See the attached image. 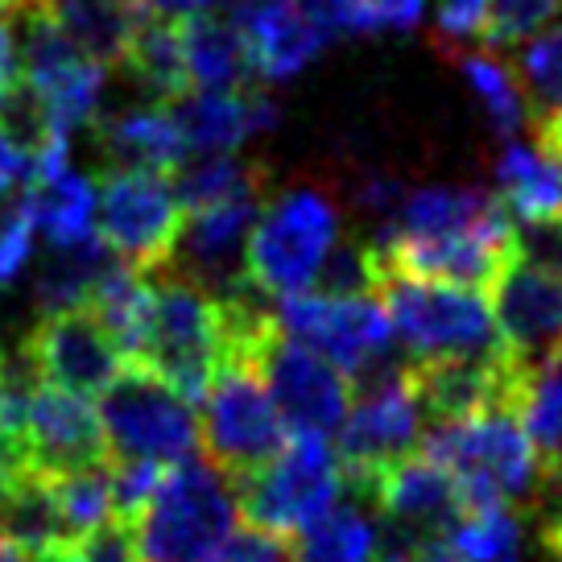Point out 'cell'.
<instances>
[{"label": "cell", "instance_id": "1", "mask_svg": "<svg viewBox=\"0 0 562 562\" xmlns=\"http://www.w3.org/2000/svg\"><path fill=\"white\" fill-rule=\"evenodd\" d=\"M228 360V311L199 285L158 273L149 278V318L128 369L149 372L178 397H207L220 364Z\"/></svg>", "mask_w": 562, "mask_h": 562}, {"label": "cell", "instance_id": "2", "mask_svg": "<svg viewBox=\"0 0 562 562\" xmlns=\"http://www.w3.org/2000/svg\"><path fill=\"white\" fill-rule=\"evenodd\" d=\"M339 211L315 187L269 194L245 248V281L261 299L311 294L339 248Z\"/></svg>", "mask_w": 562, "mask_h": 562}, {"label": "cell", "instance_id": "3", "mask_svg": "<svg viewBox=\"0 0 562 562\" xmlns=\"http://www.w3.org/2000/svg\"><path fill=\"white\" fill-rule=\"evenodd\" d=\"M422 456L435 468L447 472V480L468 505H521L538 488V456L521 426L513 418V409H488L463 422H439L426 442Z\"/></svg>", "mask_w": 562, "mask_h": 562}, {"label": "cell", "instance_id": "4", "mask_svg": "<svg viewBox=\"0 0 562 562\" xmlns=\"http://www.w3.org/2000/svg\"><path fill=\"white\" fill-rule=\"evenodd\" d=\"M376 294L393 323V335L409 348L414 364L501 356L496 318L480 290L405 278L376 265Z\"/></svg>", "mask_w": 562, "mask_h": 562}, {"label": "cell", "instance_id": "5", "mask_svg": "<svg viewBox=\"0 0 562 562\" xmlns=\"http://www.w3.org/2000/svg\"><path fill=\"white\" fill-rule=\"evenodd\" d=\"M128 529L140 562H207L236 533L228 475L203 459L166 468L149 505Z\"/></svg>", "mask_w": 562, "mask_h": 562}, {"label": "cell", "instance_id": "6", "mask_svg": "<svg viewBox=\"0 0 562 562\" xmlns=\"http://www.w3.org/2000/svg\"><path fill=\"white\" fill-rule=\"evenodd\" d=\"M9 18H13V34H18L21 88L37 108L46 133L70 140L75 128L95 124L108 70L91 63L83 50H75V42L54 25L42 0H25Z\"/></svg>", "mask_w": 562, "mask_h": 562}, {"label": "cell", "instance_id": "7", "mask_svg": "<svg viewBox=\"0 0 562 562\" xmlns=\"http://www.w3.org/2000/svg\"><path fill=\"white\" fill-rule=\"evenodd\" d=\"M236 488H240V513L248 517V526L281 538V533H302L311 521L335 509L348 488V475L331 442L315 435H294L257 472L236 480Z\"/></svg>", "mask_w": 562, "mask_h": 562}, {"label": "cell", "instance_id": "8", "mask_svg": "<svg viewBox=\"0 0 562 562\" xmlns=\"http://www.w3.org/2000/svg\"><path fill=\"white\" fill-rule=\"evenodd\" d=\"M182 215L170 175L104 166L95 182V232L108 252L137 273H161L170 265Z\"/></svg>", "mask_w": 562, "mask_h": 562}, {"label": "cell", "instance_id": "9", "mask_svg": "<svg viewBox=\"0 0 562 562\" xmlns=\"http://www.w3.org/2000/svg\"><path fill=\"white\" fill-rule=\"evenodd\" d=\"M278 331L315 351L344 376H372L385 369V356L393 348V323L376 294H299L273 306Z\"/></svg>", "mask_w": 562, "mask_h": 562}, {"label": "cell", "instance_id": "10", "mask_svg": "<svg viewBox=\"0 0 562 562\" xmlns=\"http://www.w3.org/2000/svg\"><path fill=\"white\" fill-rule=\"evenodd\" d=\"M100 422H104L108 459L116 463L178 468L199 447L194 405L140 369H124L121 381L108 389Z\"/></svg>", "mask_w": 562, "mask_h": 562}, {"label": "cell", "instance_id": "11", "mask_svg": "<svg viewBox=\"0 0 562 562\" xmlns=\"http://www.w3.org/2000/svg\"><path fill=\"white\" fill-rule=\"evenodd\" d=\"M422 439V409L405 369H381L360 381L356 402L339 426V463L356 496H369L372 484L414 456Z\"/></svg>", "mask_w": 562, "mask_h": 562}, {"label": "cell", "instance_id": "12", "mask_svg": "<svg viewBox=\"0 0 562 562\" xmlns=\"http://www.w3.org/2000/svg\"><path fill=\"white\" fill-rule=\"evenodd\" d=\"M199 439L207 447L211 468L232 480H245L257 472L265 459H273L285 447V422L278 405L261 385L257 369L232 356L220 364L203 397V422H199Z\"/></svg>", "mask_w": 562, "mask_h": 562}, {"label": "cell", "instance_id": "13", "mask_svg": "<svg viewBox=\"0 0 562 562\" xmlns=\"http://www.w3.org/2000/svg\"><path fill=\"white\" fill-rule=\"evenodd\" d=\"M232 360V356H228ZM248 360L261 385L269 389V397L278 405L281 422L294 430V435H315V439H327L331 430L344 426L351 405V389L348 376L339 369H331L327 360H318L315 351L290 344L285 335L278 331V323H269L261 331V339L248 348Z\"/></svg>", "mask_w": 562, "mask_h": 562}, {"label": "cell", "instance_id": "14", "mask_svg": "<svg viewBox=\"0 0 562 562\" xmlns=\"http://www.w3.org/2000/svg\"><path fill=\"white\" fill-rule=\"evenodd\" d=\"M492 318L509 372H526L562 360V281L513 257L505 273L492 281Z\"/></svg>", "mask_w": 562, "mask_h": 562}, {"label": "cell", "instance_id": "15", "mask_svg": "<svg viewBox=\"0 0 562 562\" xmlns=\"http://www.w3.org/2000/svg\"><path fill=\"white\" fill-rule=\"evenodd\" d=\"M21 351L30 356L42 385L88 397V402L104 397L128 369L116 339L104 331V323L91 311L42 315L34 331L21 339Z\"/></svg>", "mask_w": 562, "mask_h": 562}, {"label": "cell", "instance_id": "16", "mask_svg": "<svg viewBox=\"0 0 562 562\" xmlns=\"http://www.w3.org/2000/svg\"><path fill=\"white\" fill-rule=\"evenodd\" d=\"M265 199H240V203H220V207L187 211L182 232H178L175 257L161 273L199 285L211 299H236L245 294V248L252 236V224L261 215Z\"/></svg>", "mask_w": 562, "mask_h": 562}, {"label": "cell", "instance_id": "17", "mask_svg": "<svg viewBox=\"0 0 562 562\" xmlns=\"http://www.w3.org/2000/svg\"><path fill=\"white\" fill-rule=\"evenodd\" d=\"M25 475L34 480H63L108 463V439L100 409L88 397H75L63 389L37 385L25 418Z\"/></svg>", "mask_w": 562, "mask_h": 562}, {"label": "cell", "instance_id": "18", "mask_svg": "<svg viewBox=\"0 0 562 562\" xmlns=\"http://www.w3.org/2000/svg\"><path fill=\"white\" fill-rule=\"evenodd\" d=\"M228 18L245 34L252 70L273 83L306 70L335 37L315 0H245Z\"/></svg>", "mask_w": 562, "mask_h": 562}, {"label": "cell", "instance_id": "19", "mask_svg": "<svg viewBox=\"0 0 562 562\" xmlns=\"http://www.w3.org/2000/svg\"><path fill=\"white\" fill-rule=\"evenodd\" d=\"M418 409L435 422H463L488 409H509L517 376L505 356L488 360H430V364H405Z\"/></svg>", "mask_w": 562, "mask_h": 562}, {"label": "cell", "instance_id": "20", "mask_svg": "<svg viewBox=\"0 0 562 562\" xmlns=\"http://www.w3.org/2000/svg\"><path fill=\"white\" fill-rule=\"evenodd\" d=\"M175 121L182 128L187 154L215 158V154H236L248 137L273 128L278 104L252 88L194 91L182 104H175Z\"/></svg>", "mask_w": 562, "mask_h": 562}, {"label": "cell", "instance_id": "21", "mask_svg": "<svg viewBox=\"0 0 562 562\" xmlns=\"http://www.w3.org/2000/svg\"><path fill=\"white\" fill-rule=\"evenodd\" d=\"M95 145L116 170L175 175L187 166V140L175 121V108L161 104L124 108L108 121H95Z\"/></svg>", "mask_w": 562, "mask_h": 562}, {"label": "cell", "instance_id": "22", "mask_svg": "<svg viewBox=\"0 0 562 562\" xmlns=\"http://www.w3.org/2000/svg\"><path fill=\"white\" fill-rule=\"evenodd\" d=\"M54 25L100 67H124L137 34L149 21L145 0H42Z\"/></svg>", "mask_w": 562, "mask_h": 562}, {"label": "cell", "instance_id": "23", "mask_svg": "<svg viewBox=\"0 0 562 562\" xmlns=\"http://www.w3.org/2000/svg\"><path fill=\"white\" fill-rule=\"evenodd\" d=\"M178 42H182V63L191 91H240L252 75V54L240 34V25L228 13H207V18L178 21Z\"/></svg>", "mask_w": 562, "mask_h": 562}, {"label": "cell", "instance_id": "24", "mask_svg": "<svg viewBox=\"0 0 562 562\" xmlns=\"http://www.w3.org/2000/svg\"><path fill=\"white\" fill-rule=\"evenodd\" d=\"M496 194L505 211L526 224H550L562 220V166L546 145L509 140L496 158Z\"/></svg>", "mask_w": 562, "mask_h": 562}, {"label": "cell", "instance_id": "25", "mask_svg": "<svg viewBox=\"0 0 562 562\" xmlns=\"http://www.w3.org/2000/svg\"><path fill=\"white\" fill-rule=\"evenodd\" d=\"M21 203L34 232H42L50 248L83 245L95 236V182L70 166L63 175L30 182L21 191Z\"/></svg>", "mask_w": 562, "mask_h": 562}, {"label": "cell", "instance_id": "26", "mask_svg": "<svg viewBox=\"0 0 562 562\" xmlns=\"http://www.w3.org/2000/svg\"><path fill=\"white\" fill-rule=\"evenodd\" d=\"M116 265V257L108 252L100 240V232L83 240V245L50 248L46 261L37 265L34 273V299L42 306V315H63V311H88L100 281L108 278V269Z\"/></svg>", "mask_w": 562, "mask_h": 562}, {"label": "cell", "instance_id": "27", "mask_svg": "<svg viewBox=\"0 0 562 562\" xmlns=\"http://www.w3.org/2000/svg\"><path fill=\"white\" fill-rule=\"evenodd\" d=\"M381 526L360 501H344L299 533L290 562H376Z\"/></svg>", "mask_w": 562, "mask_h": 562}, {"label": "cell", "instance_id": "28", "mask_svg": "<svg viewBox=\"0 0 562 562\" xmlns=\"http://www.w3.org/2000/svg\"><path fill=\"white\" fill-rule=\"evenodd\" d=\"M509 409L538 456V468L542 472L562 468V360L526 372L513 385Z\"/></svg>", "mask_w": 562, "mask_h": 562}, {"label": "cell", "instance_id": "29", "mask_svg": "<svg viewBox=\"0 0 562 562\" xmlns=\"http://www.w3.org/2000/svg\"><path fill=\"white\" fill-rule=\"evenodd\" d=\"M124 70L161 108H175L187 95H194L191 79H187V63H182V42H178L175 21H158V18L145 21V30L137 34L133 50L124 58Z\"/></svg>", "mask_w": 562, "mask_h": 562}, {"label": "cell", "instance_id": "30", "mask_svg": "<svg viewBox=\"0 0 562 562\" xmlns=\"http://www.w3.org/2000/svg\"><path fill=\"white\" fill-rule=\"evenodd\" d=\"M175 191L182 199V211L265 199V170L236 154H215V158L187 161L182 170H175Z\"/></svg>", "mask_w": 562, "mask_h": 562}, {"label": "cell", "instance_id": "31", "mask_svg": "<svg viewBox=\"0 0 562 562\" xmlns=\"http://www.w3.org/2000/svg\"><path fill=\"white\" fill-rule=\"evenodd\" d=\"M459 70H463L468 88L475 91V100L488 112L492 128H496L501 137H513L517 128H526V121H529L526 91H521L517 75H513V67L501 54L468 50L459 58Z\"/></svg>", "mask_w": 562, "mask_h": 562}, {"label": "cell", "instance_id": "32", "mask_svg": "<svg viewBox=\"0 0 562 562\" xmlns=\"http://www.w3.org/2000/svg\"><path fill=\"white\" fill-rule=\"evenodd\" d=\"M46 488H50L54 513H58V526H63L67 542H79L91 529L116 521V513H112V459L91 468V472L46 480Z\"/></svg>", "mask_w": 562, "mask_h": 562}, {"label": "cell", "instance_id": "33", "mask_svg": "<svg viewBox=\"0 0 562 562\" xmlns=\"http://www.w3.org/2000/svg\"><path fill=\"white\" fill-rule=\"evenodd\" d=\"M513 63H517L513 75L526 91L529 121H562V21L529 37Z\"/></svg>", "mask_w": 562, "mask_h": 562}, {"label": "cell", "instance_id": "34", "mask_svg": "<svg viewBox=\"0 0 562 562\" xmlns=\"http://www.w3.org/2000/svg\"><path fill=\"white\" fill-rule=\"evenodd\" d=\"M335 34H409L422 25L426 0H315Z\"/></svg>", "mask_w": 562, "mask_h": 562}, {"label": "cell", "instance_id": "35", "mask_svg": "<svg viewBox=\"0 0 562 562\" xmlns=\"http://www.w3.org/2000/svg\"><path fill=\"white\" fill-rule=\"evenodd\" d=\"M559 9L562 0H488V25H484L488 50L526 46L529 37H538L559 18Z\"/></svg>", "mask_w": 562, "mask_h": 562}, {"label": "cell", "instance_id": "36", "mask_svg": "<svg viewBox=\"0 0 562 562\" xmlns=\"http://www.w3.org/2000/svg\"><path fill=\"white\" fill-rule=\"evenodd\" d=\"M34 236L21 194H0V285L21 278V269L34 257Z\"/></svg>", "mask_w": 562, "mask_h": 562}, {"label": "cell", "instance_id": "37", "mask_svg": "<svg viewBox=\"0 0 562 562\" xmlns=\"http://www.w3.org/2000/svg\"><path fill=\"white\" fill-rule=\"evenodd\" d=\"M488 0H439L435 9V37L447 54L463 58L472 42H484Z\"/></svg>", "mask_w": 562, "mask_h": 562}, {"label": "cell", "instance_id": "38", "mask_svg": "<svg viewBox=\"0 0 562 562\" xmlns=\"http://www.w3.org/2000/svg\"><path fill=\"white\" fill-rule=\"evenodd\" d=\"M513 257H521L526 265L562 281V220L526 224V228L517 232V240H513Z\"/></svg>", "mask_w": 562, "mask_h": 562}, {"label": "cell", "instance_id": "39", "mask_svg": "<svg viewBox=\"0 0 562 562\" xmlns=\"http://www.w3.org/2000/svg\"><path fill=\"white\" fill-rule=\"evenodd\" d=\"M70 554H75V562H140L133 529L124 521H108V526L91 529L88 538L70 542Z\"/></svg>", "mask_w": 562, "mask_h": 562}, {"label": "cell", "instance_id": "40", "mask_svg": "<svg viewBox=\"0 0 562 562\" xmlns=\"http://www.w3.org/2000/svg\"><path fill=\"white\" fill-rule=\"evenodd\" d=\"M207 562H290V550H285V542L273 538V533H261V529H236Z\"/></svg>", "mask_w": 562, "mask_h": 562}, {"label": "cell", "instance_id": "41", "mask_svg": "<svg viewBox=\"0 0 562 562\" xmlns=\"http://www.w3.org/2000/svg\"><path fill=\"white\" fill-rule=\"evenodd\" d=\"M533 501H538V529H542V546L546 550H562V468L538 475Z\"/></svg>", "mask_w": 562, "mask_h": 562}, {"label": "cell", "instance_id": "42", "mask_svg": "<svg viewBox=\"0 0 562 562\" xmlns=\"http://www.w3.org/2000/svg\"><path fill=\"white\" fill-rule=\"evenodd\" d=\"M34 182V154L0 124V194H18Z\"/></svg>", "mask_w": 562, "mask_h": 562}, {"label": "cell", "instance_id": "43", "mask_svg": "<svg viewBox=\"0 0 562 562\" xmlns=\"http://www.w3.org/2000/svg\"><path fill=\"white\" fill-rule=\"evenodd\" d=\"M21 95V54L13 18H0V112Z\"/></svg>", "mask_w": 562, "mask_h": 562}, {"label": "cell", "instance_id": "44", "mask_svg": "<svg viewBox=\"0 0 562 562\" xmlns=\"http://www.w3.org/2000/svg\"><path fill=\"white\" fill-rule=\"evenodd\" d=\"M21 480H25V468H21L18 451L0 439V509H4V501L13 496V488H18Z\"/></svg>", "mask_w": 562, "mask_h": 562}, {"label": "cell", "instance_id": "45", "mask_svg": "<svg viewBox=\"0 0 562 562\" xmlns=\"http://www.w3.org/2000/svg\"><path fill=\"white\" fill-rule=\"evenodd\" d=\"M533 133H538V145H546L562 166V133H554V128H533Z\"/></svg>", "mask_w": 562, "mask_h": 562}, {"label": "cell", "instance_id": "46", "mask_svg": "<svg viewBox=\"0 0 562 562\" xmlns=\"http://www.w3.org/2000/svg\"><path fill=\"white\" fill-rule=\"evenodd\" d=\"M0 562H30V554L9 542V538H0Z\"/></svg>", "mask_w": 562, "mask_h": 562}, {"label": "cell", "instance_id": "47", "mask_svg": "<svg viewBox=\"0 0 562 562\" xmlns=\"http://www.w3.org/2000/svg\"><path fill=\"white\" fill-rule=\"evenodd\" d=\"M25 0H0V18H9V13H18Z\"/></svg>", "mask_w": 562, "mask_h": 562}, {"label": "cell", "instance_id": "48", "mask_svg": "<svg viewBox=\"0 0 562 562\" xmlns=\"http://www.w3.org/2000/svg\"><path fill=\"white\" fill-rule=\"evenodd\" d=\"M533 128H554V133H562V121H542V124H533Z\"/></svg>", "mask_w": 562, "mask_h": 562}, {"label": "cell", "instance_id": "49", "mask_svg": "<svg viewBox=\"0 0 562 562\" xmlns=\"http://www.w3.org/2000/svg\"><path fill=\"white\" fill-rule=\"evenodd\" d=\"M550 554V562H562V550H546Z\"/></svg>", "mask_w": 562, "mask_h": 562}, {"label": "cell", "instance_id": "50", "mask_svg": "<svg viewBox=\"0 0 562 562\" xmlns=\"http://www.w3.org/2000/svg\"><path fill=\"white\" fill-rule=\"evenodd\" d=\"M0 360H4V356H0Z\"/></svg>", "mask_w": 562, "mask_h": 562}]
</instances>
